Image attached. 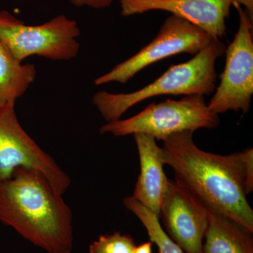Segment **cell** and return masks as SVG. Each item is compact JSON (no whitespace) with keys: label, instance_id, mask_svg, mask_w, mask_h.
<instances>
[{"label":"cell","instance_id":"1","mask_svg":"<svg viewBox=\"0 0 253 253\" xmlns=\"http://www.w3.org/2000/svg\"><path fill=\"white\" fill-rule=\"evenodd\" d=\"M193 134L192 131H181L162 141L165 164L208 211L230 218L253 234L242 151L222 156L203 151Z\"/></svg>","mask_w":253,"mask_h":253},{"label":"cell","instance_id":"2","mask_svg":"<svg viewBox=\"0 0 253 253\" xmlns=\"http://www.w3.org/2000/svg\"><path fill=\"white\" fill-rule=\"evenodd\" d=\"M40 173L16 168L0 180V221L47 253H71L73 213Z\"/></svg>","mask_w":253,"mask_h":253},{"label":"cell","instance_id":"3","mask_svg":"<svg viewBox=\"0 0 253 253\" xmlns=\"http://www.w3.org/2000/svg\"><path fill=\"white\" fill-rule=\"evenodd\" d=\"M225 44L212 38L206 47L185 63L170 66L161 77L142 89L127 94L100 91L93 104L107 122L121 119L130 108L155 96L162 95H210L215 90V63L225 53Z\"/></svg>","mask_w":253,"mask_h":253},{"label":"cell","instance_id":"4","mask_svg":"<svg viewBox=\"0 0 253 253\" xmlns=\"http://www.w3.org/2000/svg\"><path fill=\"white\" fill-rule=\"evenodd\" d=\"M219 123V115L209 109L204 96L194 94L178 101L152 103L133 117L107 122L99 131L101 134L109 133L115 136L143 133L154 136L156 141H163L181 131L215 129Z\"/></svg>","mask_w":253,"mask_h":253},{"label":"cell","instance_id":"5","mask_svg":"<svg viewBox=\"0 0 253 253\" xmlns=\"http://www.w3.org/2000/svg\"><path fill=\"white\" fill-rule=\"evenodd\" d=\"M81 35L77 23L64 15L40 26H26L8 11H0V42L15 58L37 55L46 59L68 61L77 56Z\"/></svg>","mask_w":253,"mask_h":253},{"label":"cell","instance_id":"6","mask_svg":"<svg viewBox=\"0 0 253 253\" xmlns=\"http://www.w3.org/2000/svg\"><path fill=\"white\" fill-rule=\"evenodd\" d=\"M234 5L239 13V28L225 50L220 83L208 104L209 109L218 115L239 110L249 112L253 94V20L241 5Z\"/></svg>","mask_w":253,"mask_h":253},{"label":"cell","instance_id":"7","mask_svg":"<svg viewBox=\"0 0 253 253\" xmlns=\"http://www.w3.org/2000/svg\"><path fill=\"white\" fill-rule=\"evenodd\" d=\"M212 37L192 23L172 15L166 18L157 36L147 45L94 81L96 85L117 82L126 84L153 63L174 55H196L212 41ZM216 39V38H215Z\"/></svg>","mask_w":253,"mask_h":253},{"label":"cell","instance_id":"8","mask_svg":"<svg viewBox=\"0 0 253 253\" xmlns=\"http://www.w3.org/2000/svg\"><path fill=\"white\" fill-rule=\"evenodd\" d=\"M18 168L40 173L59 194L71 185L69 176L20 125L15 104H8L0 107V180L10 179Z\"/></svg>","mask_w":253,"mask_h":253},{"label":"cell","instance_id":"9","mask_svg":"<svg viewBox=\"0 0 253 253\" xmlns=\"http://www.w3.org/2000/svg\"><path fill=\"white\" fill-rule=\"evenodd\" d=\"M158 219L167 235L184 253H203L208 210L177 181L168 180Z\"/></svg>","mask_w":253,"mask_h":253},{"label":"cell","instance_id":"10","mask_svg":"<svg viewBox=\"0 0 253 253\" xmlns=\"http://www.w3.org/2000/svg\"><path fill=\"white\" fill-rule=\"evenodd\" d=\"M123 16L155 10L168 11L202 28L213 38L226 35L231 0H119Z\"/></svg>","mask_w":253,"mask_h":253},{"label":"cell","instance_id":"11","mask_svg":"<svg viewBox=\"0 0 253 253\" xmlns=\"http://www.w3.org/2000/svg\"><path fill=\"white\" fill-rule=\"evenodd\" d=\"M134 137L140 161V174L131 197L158 218L169 180L163 169L166 164L162 147L149 134L138 133Z\"/></svg>","mask_w":253,"mask_h":253},{"label":"cell","instance_id":"12","mask_svg":"<svg viewBox=\"0 0 253 253\" xmlns=\"http://www.w3.org/2000/svg\"><path fill=\"white\" fill-rule=\"evenodd\" d=\"M253 234L230 218L208 211L203 253H253Z\"/></svg>","mask_w":253,"mask_h":253},{"label":"cell","instance_id":"13","mask_svg":"<svg viewBox=\"0 0 253 253\" xmlns=\"http://www.w3.org/2000/svg\"><path fill=\"white\" fill-rule=\"evenodd\" d=\"M33 64H21L0 42V107L15 104L36 78Z\"/></svg>","mask_w":253,"mask_h":253},{"label":"cell","instance_id":"14","mask_svg":"<svg viewBox=\"0 0 253 253\" xmlns=\"http://www.w3.org/2000/svg\"><path fill=\"white\" fill-rule=\"evenodd\" d=\"M126 209L135 214L143 224L153 244L158 248V253H185L166 234L161 221L149 208L144 207L131 196L123 199Z\"/></svg>","mask_w":253,"mask_h":253},{"label":"cell","instance_id":"15","mask_svg":"<svg viewBox=\"0 0 253 253\" xmlns=\"http://www.w3.org/2000/svg\"><path fill=\"white\" fill-rule=\"evenodd\" d=\"M135 241L131 236L116 231L112 234L101 235L89 246V253H133Z\"/></svg>","mask_w":253,"mask_h":253},{"label":"cell","instance_id":"16","mask_svg":"<svg viewBox=\"0 0 253 253\" xmlns=\"http://www.w3.org/2000/svg\"><path fill=\"white\" fill-rule=\"evenodd\" d=\"M246 179V192L249 195L253 191V149L248 148L242 151Z\"/></svg>","mask_w":253,"mask_h":253},{"label":"cell","instance_id":"17","mask_svg":"<svg viewBox=\"0 0 253 253\" xmlns=\"http://www.w3.org/2000/svg\"><path fill=\"white\" fill-rule=\"evenodd\" d=\"M113 0H70L74 6H89L94 9H104L112 4Z\"/></svg>","mask_w":253,"mask_h":253},{"label":"cell","instance_id":"18","mask_svg":"<svg viewBox=\"0 0 253 253\" xmlns=\"http://www.w3.org/2000/svg\"><path fill=\"white\" fill-rule=\"evenodd\" d=\"M231 2L232 4H238L244 6L250 18L253 20V0H231Z\"/></svg>","mask_w":253,"mask_h":253},{"label":"cell","instance_id":"19","mask_svg":"<svg viewBox=\"0 0 253 253\" xmlns=\"http://www.w3.org/2000/svg\"><path fill=\"white\" fill-rule=\"evenodd\" d=\"M153 243L151 241L143 243L138 246H136L133 253H153Z\"/></svg>","mask_w":253,"mask_h":253}]
</instances>
